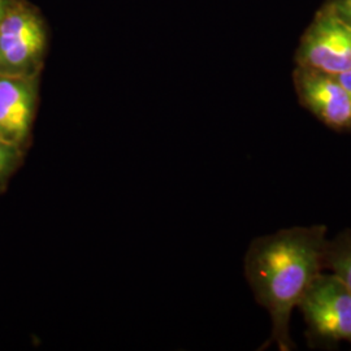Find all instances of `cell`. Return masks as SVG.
Listing matches in <instances>:
<instances>
[{
  "instance_id": "6da1fadb",
  "label": "cell",
  "mask_w": 351,
  "mask_h": 351,
  "mask_svg": "<svg viewBox=\"0 0 351 351\" xmlns=\"http://www.w3.org/2000/svg\"><path fill=\"white\" fill-rule=\"evenodd\" d=\"M326 226H294L254 239L245 256V275L256 302L272 322L271 342L294 349L290 319L324 267Z\"/></svg>"
},
{
  "instance_id": "7a4b0ae2",
  "label": "cell",
  "mask_w": 351,
  "mask_h": 351,
  "mask_svg": "<svg viewBox=\"0 0 351 351\" xmlns=\"http://www.w3.org/2000/svg\"><path fill=\"white\" fill-rule=\"evenodd\" d=\"M47 45L40 12L27 0H11L0 20V75L39 77Z\"/></svg>"
},
{
  "instance_id": "3957f363",
  "label": "cell",
  "mask_w": 351,
  "mask_h": 351,
  "mask_svg": "<svg viewBox=\"0 0 351 351\" xmlns=\"http://www.w3.org/2000/svg\"><path fill=\"white\" fill-rule=\"evenodd\" d=\"M298 308L314 339L326 345L351 342V290L335 274L316 277Z\"/></svg>"
},
{
  "instance_id": "277c9868",
  "label": "cell",
  "mask_w": 351,
  "mask_h": 351,
  "mask_svg": "<svg viewBox=\"0 0 351 351\" xmlns=\"http://www.w3.org/2000/svg\"><path fill=\"white\" fill-rule=\"evenodd\" d=\"M295 64L329 75L351 71V26L326 4L303 33L295 52Z\"/></svg>"
},
{
  "instance_id": "5b68a950",
  "label": "cell",
  "mask_w": 351,
  "mask_h": 351,
  "mask_svg": "<svg viewBox=\"0 0 351 351\" xmlns=\"http://www.w3.org/2000/svg\"><path fill=\"white\" fill-rule=\"evenodd\" d=\"M294 88L302 106L328 128L351 132V99L335 75L295 66Z\"/></svg>"
},
{
  "instance_id": "8992f818",
  "label": "cell",
  "mask_w": 351,
  "mask_h": 351,
  "mask_svg": "<svg viewBox=\"0 0 351 351\" xmlns=\"http://www.w3.org/2000/svg\"><path fill=\"white\" fill-rule=\"evenodd\" d=\"M38 78L0 75V139L24 151L37 113Z\"/></svg>"
},
{
  "instance_id": "52a82bcc",
  "label": "cell",
  "mask_w": 351,
  "mask_h": 351,
  "mask_svg": "<svg viewBox=\"0 0 351 351\" xmlns=\"http://www.w3.org/2000/svg\"><path fill=\"white\" fill-rule=\"evenodd\" d=\"M324 267L329 268L351 290V230L339 233L332 241H326Z\"/></svg>"
},
{
  "instance_id": "ba28073f",
  "label": "cell",
  "mask_w": 351,
  "mask_h": 351,
  "mask_svg": "<svg viewBox=\"0 0 351 351\" xmlns=\"http://www.w3.org/2000/svg\"><path fill=\"white\" fill-rule=\"evenodd\" d=\"M24 156V150L0 139V188L12 175Z\"/></svg>"
},
{
  "instance_id": "9c48e42d",
  "label": "cell",
  "mask_w": 351,
  "mask_h": 351,
  "mask_svg": "<svg viewBox=\"0 0 351 351\" xmlns=\"http://www.w3.org/2000/svg\"><path fill=\"white\" fill-rule=\"evenodd\" d=\"M326 4L342 21L351 26V0H328Z\"/></svg>"
},
{
  "instance_id": "30bf717a",
  "label": "cell",
  "mask_w": 351,
  "mask_h": 351,
  "mask_svg": "<svg viewBox=\"0 0 351 351\" xmlns=\"http://www.w3.org/2000/svg\"><path fill=\"white\" fill-rule=\"evenodd\" d=\"M336 80L339 81V84L342 85V88L346 90V93L349 94L351 99V71H348L345 73H341V75H335Z\"/></svg>"
},
{
  "instance_id": "8fae6325",
  "label": "cell",
  "mask_w": 351,
  "mask_h": 351,
  "mask_svg": "<svg viewBox=\"0 0 351 351\" xmlns=\"http://www.w3.org/2000/svg\"><path fill=\"white\" fill-rule=\"evenodd\" d=\"M10 1H11V0H0V20L3 19L4 13L7 11V8H8V5H10Z\"/></svg>"
}]
</instances>
